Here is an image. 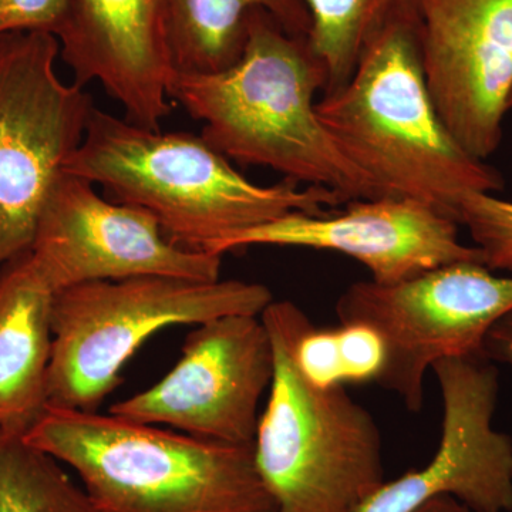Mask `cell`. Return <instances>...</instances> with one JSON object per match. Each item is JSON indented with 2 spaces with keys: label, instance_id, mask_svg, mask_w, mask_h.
I'll return each mask as SVG.
<instances>
[{
  "label": "cell",
  "instance_id": "obj_1",
  "mask_svg": "<svg viewBox=\"0 0 512 512\" xmlns=\"http://www.w3.org/2000/svg\"><path fill=\"white\" fill-rule=\"evenodd\" d=\"M326 82L308 37L256 10L237 62L215 73L174 72L168 96L204 123L201 137L228 160L328 188L346 204L379 197L319 119L316 96Z\"/></svg>",
  "mask_w": 512,
  "mask_h": 512
},
{
  "label": "cell",
  "instance_id": "obj_2",
  "mask_svg": "<svg viewBox=\"0 0 512 512\" xmlns=\"http://www.w3.org/2000/svg\"><path fill=\"white\" fill-rule=\"evenodd\" d=\"M64 173L148 212L177 244L211 254L232 235L292 212L320 214L346 204L328 188L256 184L201 134L151 130L97 107Z\"/></svg>",
  "mask_w": 512,
  "mask_h": 512
},
{
  "label": "cell",
  "instance_id": "obj_3",
  "mask_svg": "<svg viewBox=\"0 0 512 512\" xmlns=\"http://www.w3.org/2000/svg\"><path fill=\"white\" fill-rule=\"evenodd\" d=\"M419 29H387L348 82L322 94L316 110L379 197L424 202L456 221L467 197L497 194L504 180L464 150L441 120L421 62Z\"/></svg>",
  "mask_w": 512,
  "mask_h": 512
},
{
  "label": "cell",
  "instance_id": "obj_4",
  "mask_svg": "<svg viewBox=\"0 0 512 512\" xmlns=\"http://www.w3.org/2000/svg\"><path fill=\"white\" fill-rule=\"evenodd\" d=\"M26 441L76 471L100 512H265L254 444L197 439L97 412L47 406Z\"/></svg>",
  "mask_w": 512,
  "mask_h": 512
},
{
  "label": "cell",
  "instance_id": "obj_5",
  "mask_svg": "<svg viewBox=\"0 0 512 512\" xmlns=\"http://www.w3.org/2000/svg\"><path fill=\"white\" fill-rule=\"evenodd\" d=\"M303 315L289 301L261 315L275 369L256 427V470L278 512H355L386 481L382 436L343 384L319 389L299 372L291 346Z\"/></svg>",
  "mask_w": 512,
  "mask_h": 512
},
{
  "label": "cell",
  "instance_id": "obj_6",
  "mask_svg": "<svg viewBox=\"0 0 512 512\" xmlns=\"http://www.w3.org/2000/svg\"><path fill=\"white\" fill-rule=\"evenodd\" d=\"M274 295L255 282L138 276L55 292L47 406L97 412L121 370L161 330L231 315L261 316Z\"/></svg>",
  "mask_w": 512,
  "mask_h": 512
},
{
  "label": "cell",
  "instance_id": "obj_7",
  "mask_svg": "<svg viewBox=\"0 0 512 512\" xmlns=\"http://www.w3.org/2000/svg\"><path fill=\"white\" fill-rule=\"evenodd\" d=\"M60 43L0 36V271L29 254L50 192L82 143L92 96L56 69Z\"/></svg>",
  "mask_w": 512,
  "mask_h": 512
},
{
  "label": "cell",
  "instance_id": "obj_8",
  "mask_svg": "<svg viewBox=\"0 0 512 512\" xmlns=\"http://www.w3.org/2000/svg\"><path fill=\"white\" fill-rule=\"evenodd\" d=\"M511 311L512 275H497L480 261L439 266L399 284L355 282L336 302L340 323L379 333L386 360L376 382L413 413L423 409L431 367L484 355L487 333Z\"/></svg>",
  "mask_w": 512,
  "mask_h": 512
},
{
  "label": "cell",
  "instance_id": "obj_9",
  "mask_svg": "<svg viewBox=\"0 0 512 512\" xmlns=\"http://www.w3.org/2000/svg\"><path fill=\"white\" fill-rule=\"evenodd\" d=\"M275 359L261 316L231 315L195 326L173 369L111 414L167 426L197 439L252 446Z\"/></svg>",
  "mask_w": 512,
  "mask_h": 512
},
{
  "label": "cell",
  "instance_id": "obj_10",
  "mask_svg": "<svg viewBox=\"0 0 512 512\" xmlns=\"http://www.w3.org/2000/svg\"><path fill=\"white\" fill-rule=\"evenodd\" d=\"M29 254L55 292L153 275L214 282L222 259L177 244L148 212L101 197L96 185L67 173L50 192Z\"/></svg>",
  "mask_w": 512,
  "mask_h": 512
},
{
  "label": "cell",
  "instance_id": "obj_11",
  "mask_svg": "<svg viewBox=\"0 0 512 512\" xmlns=\"http://www.w3.org/2000/svg\"><path fill=\"white\" fill-rule=\"evenodd\" d=\"M431 370L443 402L436 454L420 470L384 481L355 512H413L439 497L471 512H512V439L493 424L497 366L477 355L443 359Z\"/></svg>",
  "mask_w": 512,
  "mask_h": 512
},
{
  "label": "cell",
  "instance_id": "obj_12",
  "mask_svg": "<svg viewBox=\"0 0 512 512\" xmlns=\"http://www.w3.org/2000/svg\"><path fill=\"white\" fill-rule=\"evenodd\" d=\"M420 53L441 120L487 161L500 148L512 93V0H421Z\"/></svg>",
  "mask_w": 512,
  "mask_h": 512
},
{
  "label": "cell",
  "instance_id": "obj_13",
  "mask_svg": "<svg viewBox=\"0 0 512 512\" xmlns=\"http://www.w3.org/2000/svg\"><path fill=\"white\" fill-rule=\"evenodd\" d=\"M458 228L453 218L424 202L363 198L348 202L339 214L292 212L232 235L212 254L248 247L338 252L366 266L376 284L392 285L454 262H483L478 248L461 241Z\"/></svg>",
  "mask_w": 512,
  "mask_h": 512
},
{
  "label": "cell",
  "instance_id": "obj_14",
  "mask_svg": "<svg viewBox=\"0 0 512 512\" xmlns=\"http://www.w3.org/2000/svg\"><path fill=\"white\" fill-rule=\"evenodd\" d=\"M57 40L74 82L100 83L128 121L160 130L174 74L163 0H72Z\"/></svg>",
  "mask_w": 512,
  "mask_h": 512
},
{
  "label": "cell",
  "instance_id": "obj_15",
  "mask_svg": "<svg viewBox=\"0 0 512 512\" xmlns=\"http://www.w3.org/2000/svg\"><path fill=\"white\" fill-rule=\"evenodd\" d=\"M53 296L30 254L0 271V429L26 433L47 407Z\"/></svg>",
  "mask_w": 512,
  "mask_h": 512
},
{
  "label": "cell",
  "instance_id": "obj_16",
  "mask_svg": "<svg viewBox=\"0 0 512 512\" xmlns=\"http://www.w3.org/2000/svg\"><path fill=\"white\" fill-rule=\"evenodd\" d=\"M174 72L215 73L237 62L251 13L264 10L295 36L308 37L305 0H163Z\"/></svg>",
  "mask_w": 512,
  "mask_h": 512
},
{
  "label": "cell",
  "instance_id": "obj_17",
  "mask_svg": "<svg viewBox=\"0 0 512 512\" xmlns=\"http://www.w3.org/2000/svg\"><path fill=\"white\" fill-rule=\"evenodd\" d=\"M308 40L328 76L325 92L348 82L367 47L396 25H420L421 0H305ZM322 93V94H323Z\"/></svg>",
  "mask_w": 512,
  "mask_h": 512
},
{
  "label": "cell",
  "instance_id": "obj_18",
  "mask_svg": "<svg viewBox=\"0 0 512 512\" xmlns=\"http://www.w3.org/2000/svg\"><path fill=\"white\" fill-rule=\"evenodd\" d=\"M0 429V512H100L60 461Z\"/></svg>",
  "mask_w": 512,
  "mask_h": 512
},
{
  "label": "cell",
  "instance_id": "obj_19",
  "mask_svg": "<svg viewBox=\"0 0 512 512\" xmlns=\"http://www.w3.org/2000/svg\"><path fill=\"white\" fill-rule=\"evenodd\" d=\"M457 224L467 229L491 271L512 275V201L473 194L460 205Z\"/></svg>",
  "mask_w": 512,
  "mask_h": 512
},
{
  "label": "cell",
  "instance_id": "obj_20",
  "mask_svg": "<svg viewBox=\"0 0 512 512\" xmlns=\"http://www.w3.org/2000/svg\"><path fill=\"white\" fill-rule=\"evenodd\" d=\"M292 357L299 372L319 389L345 383L338 329H318L303 315L292 338Z\"/></svg>",
  "mask_w": 512,
  "mask_h": 512
},
{
  "label": "cell",
  "instance_id": "obj_21",
  "mask_svg": "<svg viewBox=\"0 0 512 512\" xmlns=\"http://www.w3.org/2000/svg\"><path fill=\"white\" fill-rule=\"evenodd\" d=\"M336 329L345 383L376 382L386 360L379 333L363 323H340Z\"/></svg>",
  "mask_w": 512,
  "mask_h": 512
},
{
  "label": "cell",
  "instance_id": "obj_22",
  "mask_svg": "<svg viewBox=\"0 0 512 512\" xmlns=\"http://www.w3.org/2000/svg\"><path fill=\"white\" fill-rule=\"evenodd\" d=\"M72 0H0V36L40 32L56 39L69 19Z\"/></svg>",
  "mask_w": 512,
  "mask_h": 512
},
{
  "label": "cell",
  "instance_id": "obj_23",
  "mask_svg": "<svg viewBox=\"0 0 512 512\" xmlns=\"http://www.w3.org/2000/svg\"><path fill=\"white\" fill-rule=\"evenodd\" d=\"M484 355L494 363H503L512 369V311L503 316L487 333Z\"/></svg>",
  "mask_w": 512,
  "mask_h": 512
},
{
  "label": "cell",
  "instance_id": "obj_24",
  "mask_svg": "<svg viewBox=\"0 0 512 512\" xmlns=\"http://www.w3.org/2000/svg\"><path fill=\"white\" fill-rule=\"evenodd\" d=\"M413 512H471L463 504L451 497H439L421 505Z\"/></svg>",
  "mask_w": 512,
  "mask_h": 512
},
{
  "label": "cell",
  "instance_id": "obj_25",
  "mask_svg": "<svg viewBox=\"0 0 512 512\" xmlns=\"http://www.w3.org/2000/svg\"><path fill=\"white\" fill-rule=\"evenodd\" d=\"M510 110H512V93H511V97H510Z\"/></svg>",
  "mask_w": 512,
  "mask_h": 512
},
{
  "label": "cell",
  "instance_id": "obj_26",
  "mask_svg": "<svg viewBox=\"0 0 512 512\" xmlns=\"http://www.w3.org/2000/svg\"><path fill=\"white\" fill-rule=\"evenodd\" d=\"M265 512H278V511H276V510H271V511H265Z\"/></svg>",
  "mask_w": 512,
  "mask_h": 512
}]
</instances>
